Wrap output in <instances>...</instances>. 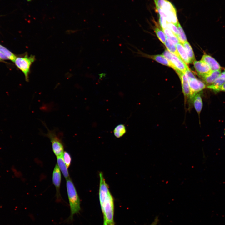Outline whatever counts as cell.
I'll list each match as a JSON object with an SVG mask.
<instances>
[{"mask_svg":"<svg viewBox=\"0 0 225 225\" xmlns=\"http://www.w3.org/2000/svg\"><path fill=\"white\" fill-rule=\"evenodd\" d=\"M66 188L70 213L67 222L72 221L74 215L79 213L81 210L80 200L76 188L71 179L66 180Z\"/></svg>","mask_w":225,"mask_h":225,"instance_id":"obj_1","label":"cell"},{"mask_svg":"<svg viewBox=\"0 0 225 225\" xmlns=\"http://www.w3.org/2000/svg\"><path fill=\"white\" fill-rule=\"evenodd\" d=\"M100 206L103 218L105 219L108 225H115L114 221V199L110 192L106 197L103 203Z\"/></svg>","mask_w":225,"mask_h":225,"instance_id":"obj_2","label":"cell"},{"mask_svg":"<svg viewBox=\"0 0 225 225\" xmlns=\"http://www.w3.org/2000/svg\"><path fill=\"white\" fill-rule=\"evenodd\" d=\"M48 132L44 135L48 138L51 142L52 150L57 157L63 156L64 145L60 135L57 134L56 130H50L46 127Z\"/></svg>","mask_w":225,"mask_h":225,"instance_id":"obj_3","label":"cell"},{"mask_svg":"<svg viewBox=\"0 0 225 225\" xmlns=\"http://www.w3.org/2000/svg\"><path fill=\"white\" fill-rule=\"evenodd\" d=\"M35 60L34 56H28L27 55L24 57H17L14 62L17 67L21 70L24 75L25 80L29 81V73L30 67Z\"/></svg>","mask_w":225,"mask_h":225,"instance_id":"obj_4","label":"cell"},{"mask_svg":"<svg viewBox=\"0 0 225 225\" xmlns=\"http://www.w3.org/2000/svg\"><path fill=\"white\" fill-rule=\"evenodd\" d=\"M180 79L183 93L185 102L188 101L191 103V91L188 80L185 74L178 70H175Z\"/></svg>","mask_w":225,"mask_h":225,"instance_id":"obj_5","label":"cell"},{"mask_svg":"<svg viewBox=\"0 0 225 225\" xmlns=\"http://www.w3.org/2000/svg\"><path fill=\"white\" fill-rule=\"evenodd\" d=\"M61 175L60 170L57 164H56L53 172L52 182L56 189V197L58 202L62 201L60 193V186Z\"/></svg>","mask_w":225,"mask_h":225,"instance_id":"obj_6","label":"cell"},{"mask_svg":"<svg viewBox=\"0 0 225 225\" xmlns=\"http://www.w3.org/2000/svg\"><path fill=\"white\" fill-rule=\"evenodd\" d=\"M191 91V102L194 95L206 88V85L201 80L196 78L191 79L188 80Z\"/></svg>","mask_w":225,"mask_h":225,"instance_id":"obj_7","label":"cell"},{"mask_svg":"<svg viewBox=\"0 0 225 225\" xmlns=\"http://www.w3.org/2000/svg\"><path fill=\"white\" fill-rule=\"evenodd\" d=\"M171 62L174 66L175 70H178L184 73L189 69L186 64L180 58L173 54L171 58Z\"/></svg>","mask_w":225,"mask_h":225,"instance_id":"obj_8","label":"cell"},{"mask_svg":"<svg viewBox=\"0 0 225 225\" xmlns=\"http://www.w3.org/2000/svg\"><path fill=\"white\" fill-rule=\"evenodd\" d=\"M193 65L198 74L201 77L211 71L209 67L201 60L195 61L193 62Z\"/></svg>","mask_w":225,"mask_h":225,"instance_id":"obj_9","label":"cell"},{"mask_svg":"<svg viewBox=\"0 0 225 225\" xmlns=\"http://www.w3.org/2000/svg\"><path fill=\"white\" fill-rule=\"evenodd\" d=\"M201 60L206 63L209 67L211 70H221L222 67L219 63L214 58L209 55L204 54Z\"/></svg>","mask_w":225,"mask_h":225,"instance_id":"obj_10","label":"cell"},{"mask_svg":"<svg viewBox=\"0 0 225 225\" xmlns=\"http://www.w3.org/2000/svg\"><path fill=\"white\" fill-rule=\"evenodd\" d=\"M221 73V70H211L208 73L201 77L205 83L208 85L212 84Z\"/></svg>","mask_w":225,"mask_h":225,"instance_id":"obj_11","label":"cell"},{"mask_svg":"<svg viewBox=\"0 0 225 225\" xmlns=\"http://www.w3.org/2000/svg\"><path fill=\"white\" fill-rule=\"evenodd\" d=\"M142 56L149 58H151L157 62L164 65L169 66L175 70V68L172 63L168 61L162 55H148L145 54H142L141 53Z\"/></svg>","mask_w":225,"mask_h":225,"instance_id":"obj_12","label":"cell"},{"mask_svg":"<svg viewBox=\"0 0 225 225\" xmlns=\"http://www.w3.org/2000/svg\"><path fill=\"white\" fill-rule=\"evenodd\" d=\"M57 157V165L66 180L70 178L68 169V168L64 161L63 156Z\"/></svg>","mask_w":225,"mask_h":225,"instance_id":"obj_13","label":"cell"},{"mask_svg":"<svg viewBox=\"0 0 225 225\" xmlns=\"http://www.w3.org/2000/svg\"><path fill=\"white\" fill-rule=\"evenodd\" d=\"M180 58L187 64L190 63L191 61L182 43H179L176 45Z\"/></svg>","mask_w":225,"mask_h":225,"instance_id":"obj_14","label":"cell"},{"mask_svg":"<svg viewBox=\"0 0 225 225\" xmlns=\"http://www.w3.org/2000/svg\"><path fill=\"white\" fill-rule=\"evenodd\" d=\"M192 102L195 109L199 116L203 106L202 100L200 93H198L194 95Z\"/></svg>","mask_w":225,"mask_h":225,"instance_id":"obj_15","label":"cell"},{"mask_svg":"<svg viewBox=\"0 0 225 225\" xmlns=\"http://www.w3.org/2000/svg\"><path fill=\"white\" fill-rule=\"evenodd\" d=\"M183 45L186 51L191 62H193L195 61V57L191 45L188 41L183 44Z\"/></svg>","mask_w":225,"mask_h":225,"instance_id":"obj_16","label":"cell"},{"mask_svg":"<svg viewBox=\"0 0 225 225\" xmlns=\"http://www.w3.org/2000/svg\"><path fill=\"white\" fill-rule=\"evenodd\" d=\"M126 132V127L125 125L122 124H120L116 126L113 130L114 134L117 138L122 137Z\"/></svg>","mask_w":225,"mask_h":225,"instance_id":"obj_17","label":"cell"},{"mask_svg":"<svg viewBox=\"0 0 225 225\" xmlns=\"http://www.w3.org/2000/svg\"><path fill=\"white\" fill-rule=\"evenodd\" d=\"M177 27L178 29L177 38L179 40V42L182 44H183L185 42L187 41L186 35L179 22H178L177 24Z\"/></svg>","mask_w":225,"mask_h":225,"instance_id":"obj_18","label":"cell"},{"mask_svg":"<svg viewBox=\"0 0 225 225\" xmlns=\"http://www.w3.org/2000/svg\"><path fill=\"white\" fill-rule=\"evenodd\" d=\"M0 52L7 57L9 59L13 62L17 58L16 56L11 51L0 44Z\"/></svg>","mask_w":225,"mask_h":225,"instance_id":"obj_19","label":"cell"},{"mask_svg":"<svg viewBox=\"0 0 225 225\" xmlns=\"http://www.w3.org/2000/svg\"><path fill=\"white\" fill-rule=\"evenodd\" d=\"M164 45L168 50L172 54L180 58L175 45L168 42L167 40Z\"/></svg>","mask_w":225,"mask_h":225,"instance_id":"obj_20","label":"cell"},{"mask_svg":"<svg viewBox=\"0 0 225 225\" xmlns=\"http://www.w3.org/2000/svg\"><path fill=\"white\" fill-rule=\"evenodd\" d=\"M154 31L159 40L164 44L166 41V37L163 31L158 28H155Z\"/></svg>","mask_w":225,"mask_h":225,"instance_id":"obj_21","label":"cell"},{"mask_svg":"<svg viewBox=\"0 0 225 225\" xmlns=\"http://www.w3.org/2000/svg\"><path fill=\"white\" fill-rule=\"evenodd\" d=\"M63 158L67 167L68 168L71 162V157L70 154L68 152L64 151L63 155Z\"/></svg>","mask_w":225,"mask_h":225,"instance_id":"obj_22","label":"cell"},{"mask_svg":"<svg viewBox=\"0 0 225 225\" xmlns=\"http://www.w3.org/2000/svg\"><path fill=\"white\" fill-rule=\"evenodd\" d=\"M167 28L171 30L173 34L177 37L178 29L177 25L172 23L168 22L167 23Z\"/></svg>","mask_w":225,"mask_h":225,"instance_id":"obj_23","label":"cell"},{"mask_svg":"<svg viewBox=\"0 0 225 225\" xmlns=\"http://www.w3.org/2000/svg\"><path fill=\"white\" fill-rule=\"evenodd\" d=\"M166 40L169 42L175 45L179 42L178 38L176 36L170 37H166Z\"/></svg>","mask_w":225,"mask_h":225,"instance_id":"obj_24","label":"cell"},{"mask_svg":"<svg viewBox=\"0 0 225 225\" xmlns=\"http://www.w3.org/2000/svg\"><path fill=\"white\" fill-rule=\"evenodd\" d=\"M162 55L168 61L171 62V60L172 54L167 49H165L162 54Z\"/></svg>","mask_w":225,"mask_h":225,"instance_id":"obj_25","label":"cell"},{"mask_svg":"<svg viewBox=\"0 0 225 225\" xmlns=\"http://www.w3.org/2000/svg\"><path fill=\"white\" fill-rule=\"evenodd\" d=\"M162 30L166 37H170L176 36L172 31L167 28L165 29H163Z\"/></svg>","mask_w":225,"mask_h":225,"instance_id":"obj_26","label":"cell"},{"mask_svg":"<svg viewBox=\"0 0 225 225\" xmlns=\"http://www.w3.org/2000/svg\"><path fill=\"white\" fill-rule=\"evenodd\" d=\"M188 80L191 79L196 78L193 73L191 71L190 69H188L184 73Z\"/></svg>","mask_w":225,"mask_h":225,"instance_id":"obj_27","label":"cell"},{"mask_svg":"<svg viewBox=\"0 0 225 225\" xmlns=\"http://www.w3.org/2000/svg\"><path fill=\"white\" fill-rule=\"evenodd\" d=\"M212 90L215 92H217L220 91L225 92V83L219 87L212 89Z\"/></svg>","mask_w":225,"mask_h":225,"instance_id":"obj_28","label":"cell"},{"mask_svg":"<svg viewBox=\"0 0 225 225\" xmlns=\"http://www.w3.org/2000/svg\"><path fill=\"white\" fill-rule=\"evenodd\" d=\"M159 222L158 218V216L156 217L154 221L150 225H157Z\"/></svg>","mask_w":225,"mask_h":225,"instance_id":"obj_29","label":"cell"},{"mask_svg":"<svg viewBox=\"0 0 225 225\" xmlns=\"http://www.w3.org/2000/svg\"><path fill=\"white\" fill-rule=\"evenodd\" d=\"M103 225H108L105 219L103 218Z\"/></svg>","mask_w":225,"mask_h":225,"instance_id":"obj_30","label":"cell"},{"mask_svg":"<svg viewBox=\"0 0 225 225\" xmlns=\"http://www.w3.org/2000/svg\"><path fill=\"white\" fill-rule=\"evenodd\" d=\"M2 60L0 58V62L2 61Z\"/></svg>","mask_w":225,"mask_h":225,"instance_id":"obj_31","label":"cell"},{"mask_svg":"<svg viewBox=\"0 0 225 225\" xmlns=\"http://www.w3.org/2000/svg\"><path fill=\"white\" fill-rule=\"evenodd\" d=\"M224 70H225V68L224 69Z\"/></svg>","mask_w":225,"mask_h":225,"instance_id":"obj_32","label":"cell"},{"mask_svg":"<svg viewBox=\"0 0 225 225\" xmlns=\"http://www.w3.org/2000/svg\"></svg>","mask_w":225,"mask_h":225,"instance_id":"obj_33","label":"cell"}]
</instances>
